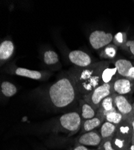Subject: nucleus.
I'll list each match as a JSON object with an SVG mask.
<instances>
[{
  "label": "nucleus",
  "instance_id": "39448f33",
  "mask_svg": "<svg viewBox=\"0 0 134 150\" xmlns=\"http://www.w3.org/2000/svg\"><path fill=\"white\" fill-rule=\"evenodd\" d=\"M114 93L113 83H102L89 95L82 98L97 110L103 100Z\"/></svg>",
  "mask_w": 134,
  "mask_h": 150
},
{
  "label": "nucleus",
  "instance_id": "ddd939ff",
  "mask_svg": "<svg viewBox=\"0 0 134 150\" xmlns=\"http://www.w3.org/2000/svg\"><path fill=\"white\" fill-rule=\"evenodd\" d=\"M13 73L17 76L25 77L34 80H41L44 78L46 75V73L43 72L33 70L23 67H16L13 70Z\"/></svg>",
  "mask_w": 134,
  "mask_h": 150
},
{
  "label": "nucleus",
  "instance_id": "c756f323",
  "mask_svg": "<svg viewBox=\"0 0 134 150\" xmlns=\"http://www.w3.org/2000/svg\"><path fill=\"white\" fill-rule=\"evenodd\" d=\"M97 150H101V149H98V148H97Z\"/></svg>",
  "mask_w": 134,
  "mask_h": 150
},
{
  "label": "nucleus",
  "instance_id": "2eb2a0df",
  "mask_svg": "<svg viewBox=\"0 0 134 150\" xmlns=\"http://www.w3.org/2000/svg\"><path fill=\"white\" fill-rule=\"evenodd\" d=\"M15 51V45L11 40H6L0 44V59L6 61L13 55Z\"/></svg>",
  "mask_w": 134,
  "mask_h": 150
},
{
  "label": "nucleus",
  "instance_id": "f3484780",
  "mask_svg": "<svg viewBox=\"0 0 134 150\" xmlns=\"http://www.w3.org/2000/svg\"><path fill=\"white\" fill-rule=\"evenodd\" d=\"M117 130V125L108 121H104L100 128V134L102 141L113 138Z\"/></svg>",
  "mask_w": 134,
  "mask_h": 150
},
{
  "label": "nucleus",
  "instance_id": "c85d7f7f",
  "mask_svg": "<svg viewBox=\"0 0 134 150\" xmlns=\"http://www.w3.org/2000/svg\"><path fill=\"white\" fill-rule=\"evenodd\" d=\"M133 109H134V103H133Z\"/></svg>",
  "mask_w": 134,
  "mask_h": 150
},
{
  "label": "nucleus",
  "instance_id": "aec40b11",
  "mask_svg": "<svg viewBox=\"0 0 134 150\" xmlns=\"http://www.w3.org/2000/svg\"><path fill=\"white\" fill-rule=\"evenodd\" d=\"M43 59L45 63L48 66L56 64L59 61L58 54L52 50H49V51L45 52L43 54Z\"/></svg>",
  "mask_w": 134,
  "mask_h": 150
},
{
  "label": "nucleus",
  "instance_id": "f8f14e48",
  "mask_svg": "<svg viewBox=\"0 0 134 150\" xmlns=\"http://www.w3.org/2000/svg\"><path fill=\"white\" fill-rule=\"evenodd\" d=\"M120 76L118 74L114 62L108 61V62L102 74L103 83H113Z\"/></svg>",
  "mask_w": 134,
  "mask_h": 150
},
{
  "label": "nucleus",
  "instance_id": "20e7f679",
  "mask_svg": "<svg viewBox=\"0 0 134 150\" xmlns=\"http://www.w3.org/2000/svg\"><path fill=\"white\" fill-rule=\"evenodd\" d=\"M82 120L77 111H72L62 115L58 120L59 129L69 135L77 133L81 128Z\"/></svg>",
  "mask_w": 134,
  "mask_h": 150
},
{
  "label": "nucleus",
  "instance_id": "a878e982",
  "mask_svg": "<svg viewBox=\"0 0 134 150\" xmlns=\"http://www.w3.org/2000/svg\"><path fill=\"white\" fill-rule=\"evenodd\" d=\"M129 120H130V124H131V126H132V133H133L132 145H131L130 150H134V113L129 118Z\"/></svg>",
  "mask_w": 134,
  "mask_h": 150
},
{
  "label": "nucleus",
  "instance_id": "5701e85b",
  "mask_svg": "<svg viewBox=\"0 0 134 150\" xmlns=\"http://www.w3.org/2000/svg\"><path fill=\"white\" fill-rule=\"evenodd\" d=\"M128 40H127V35L125 33L119 32L117 33L113 38L114 44L116 46H120L121 47L125 48L126 42Z\"/></svg>",
  "mask_w": 134,
  "mask_h": 150
},
{
  "label": "nucleus",
  "instance_id": "f257e3e1",
  "mask_svg": "<svg viewBox=\"0 0 134 150\" xmlns=\"http://www.w3.org/2000/svg\"><path fill=\"white\" fill-rule=\"evenodd\" d=\"M109 60L102 61L90 66L72 69L68 74L74 80L78 93L82 97L91 93L97 86L102 85V74Z\"/></svg>",
  "mask_w": 134,
  "mask_h": 150
},
{
  "label": "nucleus",
  "instance_id": "dca6fc26",
  "mask_svg": "<svg viewBox=\"0 0 134 150\" xmlns=\"http://www.w3.org/2000/svg\"><path fill=\"white\" fill-rule=\"evenodd\" d=\"M79 104L81 107V116L82 121L91 119L96 116L97 110L84 98L80 100Z\"/></svg>",
  "mask_w": 134,
  "mask_h": 150
},
{
  "label": "nucleus",
  "instance_id": "4468645a",
  "mask_svg": "<svg viewBox=\"0 0 134 150\" xmlns=\"http://www.w3.org/2000/svg\"><path fill=\"white\" fill-rule=\"evenodd\" d=\"M105 121L104 118L97 115L94 117L82 121L81 131L82 133L94 130L96 128L101 126L102 123Z\"/></svg>",
  "mask_w": 134,
  "mask_h": 150
},
{
  "label": "nucleus",
  "instance_id": "393cba45",
  "mask_svg": "<svg viewBox=\"0 0 134 150\" xmlns=\"http://www.w3.org/2000/svg\"><path fill=\"white\" fill-rule=\"evenodd\" d=\"M125 49H127L130 53L134 56V40H128L125 45Z\"/></svg>",
  "mask_w": 134,
  "mask_h": 150
},
{
  "label": "nucleus",
  "instance_id": "b1692460",
  "mask_svg": "<svg viewBox=\"0 0 134 150\" xmlns=\"http://www.w3.org/2000/svg\"><path fill=\"white\" fill-rule=\"evenodd\" d=\"M98 149L101 150H116L112 145V138L103 141Z\"/></svg>",
  "mask_w": 134,
  "mask_h": 150
},
{
  "label": "nucleus",
  "instance_id": "f03ea898",
  "mask_svg": "<svg viewBox=\"0 0 134 150\" xmlns=\"http://www.w3.org/2000/svg\"><path fill=\"white\" fill-rule=\"evenodd\" d=\"M79 95L74 80L68 74L53 83L45 93L48 103L56 109L71 106L77 100Z\"/></svg>",
  "mask_w": 134,
  "mask_h": 150
},
{
  "label": "nucleus",
  "instance_id": "7c9ffc66",
  "mask_svg": "<svg viewBox=\"0 0 134 150\" xmlns=\"http://www.w3.org/2000/svg\"></svg>",
  "mask_w": 134,
  "mask_h": 150
},
{
  "label": "nucleus",
  "instance_id": "0eeeda50",
  "mask_svg": "<svg viewBox=\"0 0 134 150\" xmlns=\"http://www.w3.org/2000/svg\"><path fill=\"white\" fill-rule=\"evenodd\" d=\"M113 88L114 94L125 96L134 92V80L118 77L113 83Z\"/></svg>",
  "mask_w": 134,
  "mask_h": 150
},
{
  "label": "nucleus",
  "instance_id": "a211bd4d",
  "mask_svg": "<svg viewBox=\"0 0 134 150\" xmlns=\"http://www.w3.org/2000/svg\"><path fill=\"white\" fill-rule=\"evenodd\" d=\"M114 63L119 76L127 78L129 71L133 66L132 62L126 59H120L116 61Z\"/></svg>",
  "mask_w": 134,
  "mask_h": 150
},
{
  "label": "nucleus",
  "instance_id": "bb28decb",
  "mask_svg": "<svg viewBox=\"0 0 134 150\" xmlns=\"http://www.w3.org/2000/svg\"><path fill=\"white\" fill-rule=\"evenodd\" d=\"M72 150H92V149L89 148L87 146H85L79 144H77L74 148L72 149Z\"/></svg>",
  "mask_w": 134,
  "mask_h": 150
},
{
  "label": "nucleus",
  "instance_id": "cd10ccee",
  "mask_svg": "<svg viewBox=\"0 0 134 150\" xmlns=\"http://www.w3.org/2000/svg\"><path fill=\"white\" fill-rule=\"evenodd\" d=\"M127 78L130 80H134V66H133L129 70Z\"/></svg>",
  "mask_w": 134,
  "mask_h": 150
},
{
  "label": "nucleus",
  "instance_id": "423d86ee",
  "mask_svg": "<svg viewBox=\"0 0 134 150\" xmlns=\"http://www.w3.org/2000/svg\"><path fill=\"white\" fill-rule=\"evenodd\" d=\"M114 36L110 33H106L102 30H96L89 36V42L95 50H101L111 44Z\"/></svg>",
  "mask_w": 134,
  "mask_h": 150
},
{
  "label": "nucleus",
  "instance_id": "7ed1b4c3",
  "mask_svg": "<svg viewBox=\"0 0 134 150\" xmlns=\"http://www.w3.org/2000/svg\"><path fill=\"white\" fill-rule=\"evenodd\" d=\"M132 136L129 118H125L117 126L116 132L112 138V145L116 150H130Z\"/></svg>",
  "mask_w": 134,
  "mask_h": 150
},
{
  "label": "nucleus",
  "instance_id": "9b49d317",
  "mask_svg": "<svg viewBox=\"0 0 134 150\" xmlns=\"http://www.w3.org/2000/svg\"><path fill=\"white\" fill-rule=\"evenodd\" d=\"M116 94H113L104 98L101 102L99 108L97 110V115L100 116L105 121V117L110 112L116 111L114 105V97Z\"/></svg>",
  "mask_w": 134,
  "mask_h": 150
},
{
  "label": "nucleus",
  "instance_id": "6ab92c4d",
  "mask_svg": "<svg viewBox=\"0 0 134 150\" xmlns=\"http://www.w3.org/2000/svg\"><path fill=\"white\" fill-rule=\"evenodd\" d=\"M1 91L4 97H11L16 94L18 88L13 83L9 81H4L1 84Z\"/></svg>",
  "mask_w": 134,
  "mask_h": 150
},
{
  "label": "nucleus",
  "instance_id": "6e6552de",
  "mask_svg": "<svg viewBox=\"0 0 134 150\" xmlns=\"http://www.w3.org/2000/svg\"><path fill=\"white\" fill-rule=\"evenodd\" d=\"M114 105L116 110L122 114L125 118H129L134 113L133 105L130 103L125 96L116 94Z\"/></svg>",
  "mask_w": 134,
  "mask_h": 150
},
{
  "label": "nucleus",
  "instance_id": "412c9836",
  "mask_svg": "<svg viewBox=\"0 0 134 150\" xmlns=\"http://www.w3.org/2000/svg\"><path fill=\"white\" fill-rule=\"evenodd\" d=\"M117 50V46H116L114 44H109L103 49L101 54V56L105 59H113L116 56Z\"/></svg>",
  "mask_w": 134,
  "mask_h": 150
},
{
  "label": "nucleus",
  "instance_id": "9d476101",
  "mask_svg": "<svg viewBox=\"0 0 134 150\" xmlns=\"http://www.w3.org/2000/svg\"><path fill=\"white\" fill-rule=\"evenodd\" d=\"M102 142L100 133L96 130L83 133L78 139V144L85 146H94L98 148Z\"/></svg>",
  "mask_w": 134,
  "mask_h": 150
},
{
  "label": "nucleus",
  "instance_id": "4be33fe9",
  "mask_svg": "<svg viewBox=\"0 0 134 150\" xmlns=\"http://www.w3.org/2000/svg\"><path fill=\"white\" fill-rule=\"evenodd\" d=\"M125 119L122 114H121L117 110L110 112L106 115L105 117V121H108L114 124L115 125L119 124L121 121Z\"/></svg>",
  "mask_w": 134,
  "mask_h": 150
},
{
  "label": "nucleus",
  "instance_id": "1a4fd4ad",
  "mask_svg": "<svg viewBox=\"0 0 134 150\" xmlns=\"http://www.w3.org/2000/svg\"><path fill=\"white\" fill-rule=\"evenodd\" d=\"M69 59L77 67L85 68L90 66L92 60L90 56L81 50H75L69 54Z\"/></svg>",
  "mask_w": 134,
  "mask_h": 150
}]
</instances>
